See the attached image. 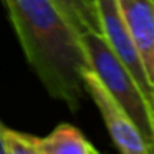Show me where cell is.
I'll return each mask as SVG.
<instances>
[{
  "label": "cell",
  "mask_w": 154,
  "mask_h": 154,
  "mask_svg": "<svg viewBox=\"0 0 154 154\" xmlns=\"http://www.w3.org/2000/svg\"><path fill=\"white\" fill-rule=\"evenodd\" d=\"M80 35L86 32L101 33L94 0H51Z\"/></svg>",
  "instance_id": "7"
},
{
  "label": "cell",
  "mask_w": 154,
  "mask_h": 154,
  "mask_svg": "<svg viewBox=\"0 0 154 154\" xmlns=\"http://www.w3.org/2000/svg\"><path fill=\"white\" fill-rule=\"evenodd\" d=\"M94 2H96V10H98V17H100L101 35L108 42V45L114 51V55L119 58V61L126 66V70L133 75L136 83L139 85L151 109L152 88H151L149 81L146 78V71H144L139 55H137V50L134 47L133 40H131L129 33H128L123 18H121L116 0H94Z\"/></svg>",
  "instance_id": "4"
},
{
  "label": "cell",
  "mask_w": 154,
  "mask_h": 154,
  "mask_svg": "<svg viewBox=\"0 0 154 154\" xmlns=\"http://www.w3.org/2000/svg\"><path fill=\"white\" fill-rule=\"evenodd\" d=\"M4 128H5V126H4L2 123H0V133H2V129H4Z\"/></svg>",
  "instance_id": "11"
},
{
  "label": "cell",
  "mask_w": 154,
  "mask_h": 154,
  "mask_svg": "<svg viewBox=\"0 0 154 154\" xmlns=\"http://www.w3.org/2000/svg\"><path fill=\"white\" fill-rule=\"evenodd\" d=\"M0 154H5V151H4V143H2V133H0Z\"/></svg>",
  "instance_id": "10"
},
{
  "label": "cell",
  "mask_w": 154,
  "mask_h": 154,
  "mask_svg": "<svg viewBox=\"0 0 154 154\" xmlns=\"http://www.w3.org/2000/svg\"><path fill=\"white\" fill-rule=\"evenodd\" d=\"M38 136L18 133L10 128L2 129V143L5 154H38Z\"/></svg>",
  "instance_id": "8"
},
{
  "label": "cell",
  "mask_w": 154,
  "mask_h": 154,
  "mask_svg": "<svg viewBox=\"0 0 154 154\" xmlns=\"http://www.w3.org/2000/svg\"><path fill=\"white\" fill-rule=\"evenodd\" d=\"M27 61L45 90L71 111L80 108L90 68L81 35L51 0H4Z\"/></svg>",
  "instance_id": "1"
},
{
  "label": "cell",
  "mask_w": 154,
  "mask_h": 154,
  "mask_svg": "<svg viewBox=\"0 0 154 154\" xmlns=\"http://www.w3.org/2000/svg\"><path fill=\"white\" fill-rule=\"evenodd\" d=\"M81 45L85 48L90 68L96 73L113 98L123 106L128 116L141 131L143 137L149 144L151 152L154 154V137L151 126L149 104L141 91L139 85L133 78V75L126 70L119 58L109 48L108 42L101 33L86 32L81 35Z\"/></svg>",
  "instance_id": "2"
},
{
  "label": "cell",
  "mask_w": 154,
  "mask_h": 154,
  "mask_svg": "<svg viewBox=\"0 0 154 154\" xmlns=\"http://www.w3.org/2000/svg\"><path fill=\"white\" fill-rule=\"evenodd\" d=\"M38 154H98V149L71 124H58L48 136L40 137Z\"/></svg>",
  "instance_id": "6"
},
{
  "label": "cell",
  "mask_w": 154,
  "mask_h": 154,
  "mask_svg": "<svg viewBox=\"0 0 154 154\" xmlns=\"http://www.w3.org/2000/svg\"><path fill=\"white\" fill-rule=\"evenodd\" d=\"M83 88L100 109L111 139L123 154H152L149 144L113 94L104 88L91 68L83 73Z\"/></svg>",
  "instance_id": "3"
},
{
  "label": "cell",
  "mask_w": 154,
  "mask_h": 154,
  "mask_svg": "<svg viewBox=\"0 0 154 154\" xmlns=\"http://www.w3.org/2000/svg\"><path fill=\"white\" fill-rule=\"evenodd\" d=\"M116 5L154 90V0H116Z\"/></svg>",
  "instance_id": "5"
},
{
  "label": "cell",
  "mask_w": 154,
  "mask_h": 154,
  "mask_svg": "<svg viewBox=\"0 0 154 154\" xmlns=\"http://www.w3.org/2000/svg\"><path fill=\"white\" fill-rule=\"evenodd\" d=\"M151 126H152V137H154V90H152V98H151Z\"/></svg>",
  "instance_id": "9"
}]
</instances>
